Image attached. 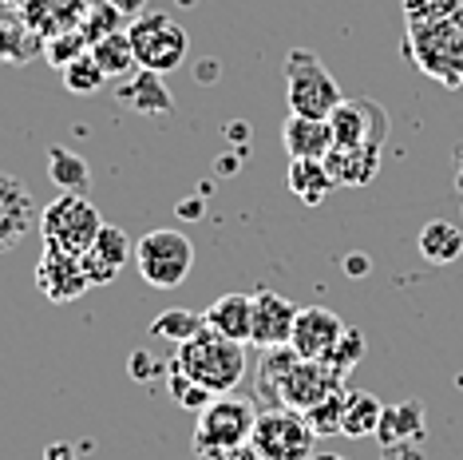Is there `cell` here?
Listing matches in <instances>:
<instances>
[{
    "label": "cell",
    "instance_id": "1",
    "mask_svg": "<svg viewBox=\"0 0 463 460\" xmlns=\"http://www.w3.org/2000/svg\"><path fill=\"white\" fill-rule=\"evenodd\" d=\"M171 369L186 373L191 381H198L210 393H234L241 378H246V341L222 338L218 330L203 326L191 341L178 345Z\"/></svg>",
    "mask_w": 463,
    "mask_h": 460
},
{
    "label": "cell",
    "instance_id": "2",
    "mask_svg": "<svg viewBox=\"0 0 463 460\" xmlns=\"http://www.w3.org/2000/svg\"><path fill=\"white\" fill-rule=\"evenodd\" d=\"M258 425V405L234 393H218L214 401L198 413L194 425V453L198 456H218V453H234V448L250 445V433Z\"/></svg>",
    "mask_w": 463,
    "mask_h": 460
},
{
    "label": "cell",
    "instance_id": "3",
    "mask_svg": "<svg viewBox=\"0 0 463 460\" xmlns=\"http://www.w3.org/2000/svg\"><path fill=\"white\" fill-rule=\"evenodd\" d=\"M345 91L336 88V76L321 64L317 52L293 48L286 56V103L293 115H309V120H329Z\"/></svg>",
    "mask_w": 463,
    "mask_h": 460
},
{
    "label": "cell",
    "instance_id": "4",
    "mask_svg": "<svg viewBox=\"0 0 463 460\" xmlns=\"http://www.w3.org/2000/svg\"><path fill=\"white\" fill-rule=\"evenodd\" d=\"M408 56L428 72L431 80L459 88L463 83V16L439 20V24L408 28Z\"/></svg>",
    "mask_w": 463,
    "mask_h": 460
},
{
    "label": "cell",
    "instance_id": "5",
    "mask_svg": "<svg viewBox=\"0 0 463 460\" xmlns=\"http://www.w3.org/2000/svg\"><path fill=\"white\" fill-rule=\"evenodd\" d=\"M135 270L155 290L183 286L194 270V243L183 230H146L135 243Z\"/></svg>",
    "mask_w": 463,
    "mask_h": 460
},
{
    "label": "cell",
    "instance_id": "6",
    "mask_svg": "<svg viewBox=\"0 0 463 460\" xmlns=\"http://www.w3.org/2000/svg\"><path fill=\"white\" fill-rule=\"evenodd\" d=\"M128 36L135 48V64L159 72V76H171L191 52V36L171 13H139L128 24Z\"/></svg>",
    "mask_w": 463,
    "mask_h": 460
},
{
    "label": "cell",
    "instance_id": "7",
    "mask_svg": "<svg viewBox=\"0 0 463 460\" xmlns=\"http://www.w3.org/2000/svg\"><path fill=\"white\" fill-rule=\"evenodd\" d=\"M317 433L305 421V413L286 409V405H273V409L258 413V425L250 433V448L258 460H309Z\"/></svg>",
    "mask_w": 463,
    "mask_h": 460
},
{
    "label": "cell",
    "instance_id": "8",
    "mask_svg": "<svg viewBox=\"0 0 463 460\" xmlns=\"http://www.w3.org/2000/svg\"><path fill=\"white\" fill-rule=\"evenodd\" d=\"M99 226H103V215L80 191H64L56 203H48L40 211V235H44V243L71 250V254H83V250L96 243Z\"/></svg>",
    "mask_w": 463,
    "mask_h": 460
},
{
    "label": "cell",
    "instance_id": "9",
    "mask_svg": "<svg viewBox=\"0 0 463 460\" xmlns=\"http://www.w3.org/2000/svg\"><path fill=\"white\" fill-rule=\"evenodd\" d=\"M341 389H345V378L333 369V365L298 358L289 365L286 378H281V385H278V405L298 409V413H309L313 405H321L325 397H333Z\"/></svg>",
    "mask_w": 463,
    "mask_h": 460
},
{
    "label": "cell",
    "instance_id": "10",
    "mask_svg": "<svg viewBox=\"0 0 463 460\" xmlns=\"http://www.w3.org/2000/svg\"><path fill=\"white\" fill-rule=\"evenodd\" d=\"M333 143L341 148H384L388 139V111L376 100H341L329 115Z\"/></svg>",
    "mask_w": 463,
    "mask_h": 460
},
{
    "label": "cell",
    "instance_id": "11",
    "mask_svg": "<svg viewBox=\"0 0 463 460\" xmlns=\"http://www.w3.org/2000/svg\"><path fill=\"white\" fill-rule=\"evenodd\" d=\"M36 286L52 306H68V302L83 298L88 290H96L88 278V266H83V254H71V250H60L48 243H44V258L36 266Z\"/></svg>",
    "mask_w": 463,
    "mask_h": 460
},
{
    "label": "cell",
    "instance_id": "12",
    "mask_svg": "<svg viewBox=\"0 0 463 460\" xmlns=\"http://www.w3.org/2000/svg\"><path fill=\"white\" fill-rule=\"evenodd\" d=\"M36 223H40V211H36L33 191L16 175L0 171V254L16 250Z\"/></svg>",
    "mask_w": 463,
    "mask_h": 460
},
{
    "label": "cell",
    "instance_id": "13",
    "mask_svg": "<svg viewBox=\"0 0 463 460\" xmlns=\"http://www.w3.org/2000/svg\"><path fill=\"white\" fill-rule=\"evenodd\" d=\"M345 333V321L336 318L333 310L325 306H305L298 310V321H293V353L305 361H325V353L336 345V338Z\"/></svg>",
    "mask_w": 463,
    "mask_h": 460
},
{
    "label": "cell",
    "instance_id": "14",
    "mask_svg": "<svg viewBox=\"0 0 463 460\" xmlns=\"http://www.w3.org/2000/svg\"><path fill=\"white\" fill-rule=\"evenodd\" d=\"M293 321H298V306H293L289 298L273 294V290H258L254 294V333H250V345H258V350L289 345Z\"/></svg>",
    "mask_w": 463,
    "mask_h": 460
},
{
    "label": "cell",
    "instance_id": "15",
    "mask_svg": "<svg viewBox=\"0 0 463 460\" xmlns=\"http://www.w3.org/2000/svg\"><path fill=\"white\" fill-rule=\"evenodd\" d=\"M131 258H135L131 238L123 235L119 226L103 223L99 235H96V243L83 250V266H88L91 286H108V282H115V278H119V270L128 266Z\"/></svg>",
    "mask_w": 463,
    "mask_h": 460
},
{
    "label": "cell",
    "instance_id": "16",
    "mask_svg": "<svg viewBox=\"0 0 463 460\" xmlns=\"http://www.w3.org/2000/svg\"><path fill=\"white\" fill-rule=\"evenodd\" d=\"M281 148L289 159H325L333 151V128L329 120H309V115H293L281 123Z\"/></svg>",
    "mask_w": 463,
    "mask_h": 460
},
{
    "label": "cell",
    "instance_id": "17",
    "mask_svg": "<svg viewBox=\"0 0 463 460\" xmlns=\"http://www.w3.org/2000/svg\"><path fill=\"white\" fill-rule=\"evenodd\" d=\"M381 151L384 148H341L333 143V151L325 155V167L333 175V187H364L381 175Z\"/></svg>",
    "mask_w": 463,
    "mask_h": 460
},
{
    "label": "cell",
    "instance_id": "18",
    "mask_svg": "<svg viewBox=\"0 0 463 460\" xmlns=\"http://www.w3.org/2000/svg\"><path fill=\"white\" fill-rule=\"evenodd\" d=\"M203 318H206V326L218 330L222 338L250 345V333H254V294H222L203 310Z\"/></svg>",
    "mask_w": 463,
    "mask_h": 460
},
{
    "label": "cell",
    "instance_id": "19",
    "mask_svg": "<svg viewBox=\"0 0 463 460\" xmlns=\"http://www.w3.org/2000/svg\"><path fill=\"white\" fill-rule=\"evenodd\" d=\"M420 436H424V405L420 401L384 405L381 425H376V441L384 448H392V445H412Z\"/></svg>",
    "mask_w": 463,
    "mask_h": 460
},
{
    "label": "cell",
    "instance_id": "20",
    "mask_svg": "<svg viewBox=\"0 0 463 460\" xmlns=\"http://www.w3.org/2000/svg\"><path fill=\"white\" fill-rule=\"evenodd\" d=\"M119 100L131 103L139 115H171V91H166V83L159 72H139V76H131L128 83L119 88Z\"/></svg>",
    "mask_w": 463,
    "mask_h": 460
},
{
    "label": "cell",
    "instance_id": "21",
    "mask_svg": "<svg viewBox=\"0 0 463 460\" xmlns=\"http://www.w3.org/2000/svg\"><path fill=\"white\" fill-rule=\"evenodd\" d=\"M286 183L305 206H321L325 195L333 191V175L325 167V159H289Z\"/></svg>",
    "mask_w": 463,
    "mask_h": 460
},
{
    "label": "cell",
    "instance_id": "22",
    "mask_svg": "<svg viewBox=\"0 0 463 460\" xmlns=\"http://www.w3.org/2000/svg\"><path fill=\"white\" fill-rule=\"evenodd\" d=\"M420 254L428 258L431 266H448L463 254V230L448 218H431V223L420 226Z\"/></svg>",
    "mask_w": 463,
    "mask_h": 460
},
{
    "label": "cell",
    "instance_id": "23",
    "mask_svg": "<svg viewBox=\"0 0 463 460\" xmlns=\"http://www.w3.org/2000/svg\"><path fill=\"white\" fill-rule=\"evenodd\" d=\"M384 405L376 401L368 389H345V417H341V433L361 441V436H376Z\"/></svg>",
    "mask_w": 463,
    "mask_h": 460
},
{
    "label": "cell",
    "instance_id": "24",
    "mask_svg": "<svg viewBox=\"0 0 463 460\" xmlns=\"http://www.w3.org/2000/svg\"><path fill=\"white\" fill-rule=\"evenodd\" d=\"M91 56L99 60V68L108 72V80L111 76H128L131 68H139L135 64V48H131V36L128 33H103L91 40Z\"/></svg>",
    "mask_w": 463,
    "mask_h": 460
},
{
    "label": "cell",
    "instance_id": "25",
    "mask_svg": "<svg viewBox=\"0 0 463 460\" xmlns=\"http://www.w3.org/2000/svg\"><path fill=\"white\" fill-rule=\"evenodd\" d=\"M48 179L60 187V191H88L91 183V171H88V159H80L76 151L68 148H52L48 151Z\"/></svg>",
    "mask_w": 463,
    "mask_h": 460
},
{
    "label": "cell",
    "instance_id": "26",
    "mask_svg": "<svg viewBox=\"0 0 463 460\" xmlns=\"http://www.w3.org/2000/svg\"><path fill=\"white\" fill-rule=\"evenodd\" d=\"M203 326H206V318H203V313L175 306V310H163L159 318L151 321V333H155V338H163V341L183 345V341H191V338H194V333L203 330Z\"/></svg>",
    "mask_w": 463,
    "mask_h": 460
},
{
    "label": "cell",
    "instance_id": "27",
    "mask_svg": "<svg viewBox=\"0 0 463 460\" xmlns=\"http://www.w3.org/2000/svg\"><path fill=\"white\" fill-rule=\"evenodd\" d=\"M103 83H108V72L99 68V60L88 52H80V56H71L64 64V88L76 91V96H91V91H99Z\"/></svg>",
    "mask_w": 463,
    "mask_h": 460
},
{
    "label": "cell",
    "instance_id": "28",
    "mask_svg": "<svg viewBox=\"0 0 463 460\" xmlns=\"http://www.w3.org/2000/svg\"><path fill=\"white\" fill-rule=\"evenodd\" d=\"M364 358V333L361 330H353V326H345V333L336 338V345L329 353H325V365H333L336 373H353L356 369V361Z\"/></svg>",
    "mask_w": 463,
    "mask_h": 460
},
{
    "label": "cell",
    "instance_id": "29",
    "mask_svg": "<svg viewBox=\"0 0 463 460\" xmlns=\"http://www.w3.org/2000/svg\"><path fill=\"white\" fill-rule=\"evenodd\" d=\"M166 389H171L175 405H183V409H191V413H203L206 405L214 401V393L203 389V385L191 381L186 373H178V369H166Z\"/></svg>",
    "mask_w": 463,
    "mask_h": 460
},
{
    "label": "cell",
    "instance_id": "30",
    "mask_svg": "<svg viewBox=\"0 0 463 460\" xmlns=\"http://www.w3.org/2000/svg\"><path fill=\"white\" fill-rule=\"evenodd\" d=\"M459 16V0H404L408 28L416 24H439V20Z\"/></svg>",
    "mask_w": 463,
    "mask_h": 460
},
{
    "label": "cell",
    "instance_id": "31",
    "mask_svg": "<svg viewBox=\"0 0 463 460\" xmlns=\"http://www.w3.org/2000/svg\"><path fill=\"white\" fill-rule=\"evenodd\" d=\"M341 417H345V389L325 397L321 405H313V409L305 413V421L313 425L317 436H333V433H341Z\"/></svg>",
    "mask_w": 463,
    "mask_h": 460
},
{
    "label": "cell",
    "instance_id": "32",
    "mask_svg": "<svg viewBox=\"0 0 463 460\" xmlns=\"http://www.w3.org/2000/svg\"><path fill=\"white\" fill-rule=\"evenodd\" d=\"M166 369H171V365H163L159 358H151V353H143V350H135V353H131V378L155 381V378H163Z\"/></svg>",
    "mask_w": 463,
    "mask_h": 460
},
{
    "label": "cell",
    "instance_id": "33",
    "mask_svg": "<svg viewBox=\"0 0 463 460\" xmlns=\"http://www.w3.org/2000/svg\"><path fill=\"white\" fill-rule=\"evenodd\" d=\"M88 48H91V44H83L80 36H64V40H56V44L48 48V60H52L56 68H64V64H68V52H71V56H80V52H88Z\"/></svg>",
    "mask_w": 463,
    "mask_h": 460
},
{
    "label": "cell",
    "instance_id": "34",
    "mask_svg": "<svg viewBox=\"0 0 463 460\" xmlns=\"http://www.w3.org/2000/svg\"><path fill=\"white\" fill-rule=\"evenodd\" d=\"M368 270H373V258L361 254V250H353V254L345 258V274H349V278H364Z\"/></svg>",
    "mask_w": 463,
    "mask_h": 460
},
{
    "label": "cell",
    "instance_id": "35",
    "mask_svg": "<svg viewBox=\"0 0 463 460\" xmlns=\"http://www.w3.org/2000/svg\"><path fill=\"white\" fill-rule=\"evenodd\" d=\"M44 460H80V456H76V448H71L68 441H52L48 453H44Z\"/></svg>",
    "mask_w": 463,
    "mask_h": 460
},
{
    "label": "cell",
    "instance_id": "36",
    "mask_svg": "<svg viewBox=\"0 0 463 460\" xmlns=\"http://www.w3.org/2000/svg\"><path fill=\"white\" fill-rule=\"evenodd\" d=\"M384 460H420V453H412L408 445H392V448H384Z\"/></svg>",
    "mask_w": 463,
    "mask_h": 460
},
{
    "label": "cell",
    "instance_id": "37",
    "mask_svg": "<svg viewBox=\"0 0 463 460\" xmlns=\"http://www.w3.org/2000/svg\"><path fill=\"white\" fill-rule=\"evenodd\" d=\"M178 215H183V218H198V215H203V203H198V198H183V203H178Z\"/></svg>",
    "mask_w": 463,
    "mask_h": 460
},
{
    "label": "cell",
    "instance_id": "38",
    "mask_svg": "<svg viewBox=\"0 0 463 460\" xmlns=\"http://www.w3.org/2000/svg\"><path fill=\"white\" fill-rule=\"evenodd\" d=\"M309 460H349V456H336V453H313Z\"/></svg>",
    "mask_w": 463,
    "mask_h": 460
}]
</instances>
